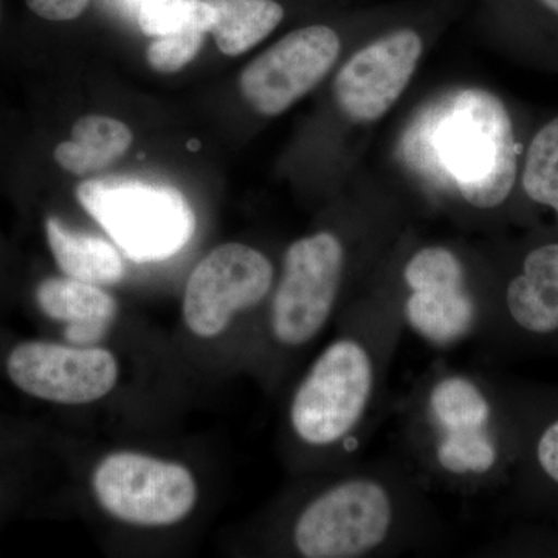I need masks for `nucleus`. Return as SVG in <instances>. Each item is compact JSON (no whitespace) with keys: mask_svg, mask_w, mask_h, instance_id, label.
Segmentation results:
<instances>
[{"mask_svg":"<svg viewBox=\"0 0 558 558\" xmlns=\"http://www.w3.org/2000/svg\"><path fill=\"white\" fill-rule=\"evenodd\" d=\"M28 9L51 22H68L76 20L89 7L90 0H25Z\"/></svg>","mask_w":558,"mask_h":558,"instance_id":"21","label":"nucleus"},{"mask_svg":"<svg viewBox=\"0 0 558 558\" xmlns=\"http://www.w3.org/2000/svg\"><path fill=\"white\" fill-rule=\"evenodd\" d=\"M424 50L414 28H398L352 54L337 73L333 97L341 112L357 123L381 119L399 100Z\"/></svg>","mask_w":558,"mask_h":558,"instance_id":"12","label":"nucleus"},{"mask_svg":"<svg viewBox=\"0 0 558 558\" xmlns=\"http://www.w3.org/2000/svg\"><path fill=\"white\" fill-rule=\"evenodd\" d=\"M40 311L68 325L65 339L92 347L108 333L117 315V301L101 286L73 278L44 279L36 290Z\"/></svg>","mask_w":558,"mask_h":558,"instance_id":"14","label":"nucleus"},{"mask_svg":"<svg viewBox=\"0 0 558 558\" xmlns=\"http://www.w3.org/2000/svg\"><path fill=\"white\" fill-rule=\"evenodd\" d=\"M123 121L106 116H84L72 126V137L54 148V160L75 175H92L119 161L132 145Z\"/></svg>","mask_w":558,"mask_h":558,"instance_id":"15","label":"nucleus"},{"mask_svg":"<svg viewBox=\"0 0 558 558\" xmlns=\"http://www.w3.org/2000/svg\"><path fill=\"white\" fill-rule=\"evenodd\" d=\"M405 436L422 472L453 490L475 492L501 461L497 409L484 381L468 371L438 368L422 379Z\"/></svg>","mask_w":558,"mask_h":558,"instance_id":"4","label":"nucleus"},{"mask_svg":"<svg viewBox=\"0 0 558 558\" xmlns=\"http://www.w3.org/2000/svg\"><path fill=\"white\" fill-rule=\"evenodd\" d=\"M137 22L140 31L156 38L190 31L208 33L213 9L207 0H143Z\"/></svg>","mask_w":558,"mask_h":558,"instance_id":"19","label":"nucleus"},{"mask_svg":"<svg viewBox=\"0 0 558 558\" xmlns=\"http://www.w3.org/2000/svg\"><path fill=\"white\" fill-rule=\"evenodd\" d=\"M211 35L227 57H241L267 38L286 16L278 0H207Z\"/></svg>","mask_w":558,"mask_h":558,"instance_id":"17","label":"nucleus"},{"mask_svg":"<svg viewBox=\"0 0 558 558\" xmlns=\"http://www.w3.org/2000/svg\"><path fill=\"white\" fill-rule=\"evenodd\" d=\"M349 250L332 230L290 244L271 290L269 330L278 347L295 351L318 339L348 292Z\"/></svg>","mask_w":558,"mask_h":558,"instance_id":"5","label":"nucleus"},{"mask_svg":"<svg viewBox=\"0 0 558 558\" xmlns=\"http://www.w3.org/2000/svg\"><path fill=\"white\" fill-rule=\"evenodd\" d=\"M403 325L395 296L363 300L312 363L289 409L290 428L319 453L351 457L373 422Z\"/></svg>","mask_w":558,"mask_h":558,"instance_id":"1","label":"nucleus"},{"mask_svg":"<svg viewBox=\"0 0 558 558\" xmlns=\"http://www.w3.org/2000/svg\"><path fill=\"white\" fill-rule=\"evenodd\" d=\"M83 208L138 263L167 259L190 241L194 216L178 190L138 180H84Z\"/></svg>","mask_w":558,"mask_h":558,"instance_id":"7","label":"nucleus"},{"mask_svg":"<svg viewBox=\"0 0 558 558\" xmlns=\"http://www.w3.org/2000/svg\"><path fill=\"white\" fill-rule=\"evenodd\" d=\"M340 50V35L329 25L290 32L242 70V97L260 116H279L322 83Z\"/></svg>","mask_w":558,"mask_h":558,"instance_id":"10","label":"nucleus"},{"mask_svg":"<svg viewBox=\"0 0 558 558\" xmlns=\"http://www.w3.org/2000/svg\"><path fill=\"white\" fill-rule=\"evenodd\" d=\"M204 40L205 33L197 31L159 36L146 50V60L156 72H179L199 54Z\"/></svg>","mask_w":558,"mask_h":558,"instance_id":"20","label":"nucleus"},{"mask_svg":"<svg viewBox=\"0 0 558 558\" xmlns=\"http://www.w3.org/2000/svg\"><path fill=\"white\" fill-rule=\"evenodd\" d=\"M521 186L529 199L553 208L558 218V117L529 143L521 168Z\"/></svg>","mask_w":558,"mask_h":558,"instance_id":"18","label":"nucleus"},{"mask_svg":"<svg viewBox=\"0 0 558 558\" xmlns=\"http://www.w3.org/2000/svg\"><path fill=\"white\" fill-rule=\"evenodd\" d=\"M429 523L427 501L405 473L347 465L301 508L292 543L306 558L388 556L424 538Z\"/></svg>","mask_w":558,"mask_h":558,"instance_id":"3","label":"nucleus"},{"mask_svg":"<svg viewBox=\"0 0 558 558\" xmlns=\"http://www.w3.org/2000/svg\"><path fill=\"white\" fill-rule=\"evenodd\" d=\"M274 282V264L258 248L241 242L219 245L191 271L183 319L194 336L215 339L238 315L258 310Z\"/></svg>","mask_w":558,"mask_h":558,"instance_id":"9","label":"nucleus"},{"mask_svg":"<svg viewBox=\"0 0 558 558\" xmlns=\"http://www.w3.org/2000/svg\"><path fill=\"white\" fill-rule=\"evenodd\" d=\"M538 468L558 486V418L545 428L535 446Z\"/></svg>","mask_w":558,"mask_h":558,"instance_id":"22","label":"nucleus"},{"mask_svg":"<svg viewBox=\"0 0 558 558\" xmlns=\"http://www.w3.org/2000/svg\"><path fill=\"white\" fill-rule=\"evenodd\" d=\"M47 242L65 277L95 286H113L124 277V263L110 242L69 230L60 219H46Z\"/></svg>","mask_w":558,"mask_h":558,"instance_id":"16","label":"nucleus"},{"mask_svg":"<svg viewBox=\"0 0 558 558\" xmlns=\"http://www.w3.org/2000/svg\"><path fill=\"white\" fill-rule=\"evenodd\" d=\"M95 497L113 519L135 526H171L189 517L197 499L190 470L175 462L121 451L95 469Z\"/></svg>","mask_w":558,"mask_h":558,"instance_id":"8","label":"nucleus"},{"mask_svg":"<svg viewBox=\"0 0 558 558\" xmlns=\"http://www.w3.org/2000/svg\"><path fill=\"white\" fill-rule=\"evenodd\" d=\"M7 371L25 395L62 405H83L108 396L119 363L108 349L24 341L10 352Z\"/></svg>","mask_w":558,"mask_h":558,"instance_id":"11","label":"nucleus"},{"mask_svg":"<svg viewBox=\"0 0 558 558\" xmlns=\"http://www.w3.org/2000/svg\"><path fill=\"white\" fill-rule=\"evenodd\" d=\"M396 292L403 329L429 348H457L475 339L488 315L468 266L447 245H425L403 264Z\"/></svg>","mask_w":558,"mask_h":558,"instance_id":"6","label":"nucleus"},{"mask_svg":"<svg viewBox=\"0 0 558 558\" xmlns=\"http://www.w3.org/2000/svg\"><path fill=\"white\" fill-rule=\"evenodd\" d=\"M407 161L476 209L505 204L515 189L520 146L505 102L465 89L428 106L403 138Z\"/></svg>","mask_w":558,"mask_h":558,"instance_id":"2","label":"nucleus"},{"mask_svg":"<svg viewBox=\"0 0 558 558\" xmlns=\"http://www.w3.org/2000/svg\"><path fill=\"white\" fill-rule=\"evenodd\" d=\"M505 310L524 332H558V242L538 245L524 256L520 274L506 286Z\"/></svg>","mask_w":558,"mask_h":558,"instance_id":"13","label":"nucleus"},{"mask_svg":"<svg viewBox=\"0 0 558 558\" xmlns=\"http://www.w3.org/2000/svg\"><path fill=\"white\" fill-rule=\"evenodd\" d=\"M531 2L558 20V0H531Z\"/></svg>","mask_w":558,"mask_h":558,"instance_id":"23","label":"nucleus"}]
</instances>
